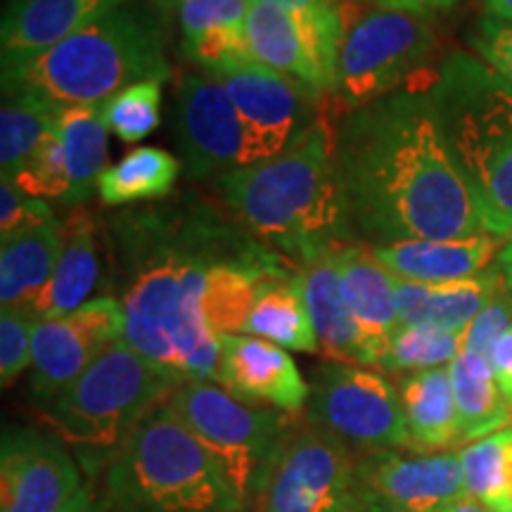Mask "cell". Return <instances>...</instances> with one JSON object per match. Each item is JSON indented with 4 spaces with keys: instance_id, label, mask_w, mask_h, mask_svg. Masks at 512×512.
<instances>
[{
    "instance_id": "cell-1",
    "label": "cell",
    "mask_w": 512,
    "mask_h": 512,
    "mask_svg": "<svg viewBox=\"0 0 512 512\" xmlns=\"http://www.w3.org/2000/svg\"><path fill=\"white\" fill-rule=\"evenodd\" d=\"M124 342L178 382L214 380L221 339L204 316L216 266L268 247L230 211L192 192L128 207L105 223Z\"/></svg>"
},
{
    "instance_id": "cell-2",
    "label": "cell",
    "mask_w": 512,
    "mask_h": 512,
    "mask_svg": "<svg viewBox=\"0 0 512 512\" xmlns=\"http://www.w3.org/2000/svg\"><path fill=\"white\" fill-rule=\"evenodd\" d=\"M432 79L335 119V162L349 221L370 247L486 233L441 133L427 91Z\"/></svg>"
},
{
    "instance_id": "cell-3",
    "label": "cell",
    "mask_w": 512,
    "mask_h": 512,
    "mask_svg": "<svg viewBox=\"0 0 512 512\" xmlns=\"http://www.w3.org/2000/svg\"><path fill=\"white\" fill-rule=\"evenodd\" d=\"M214 183L223 207L297 266L356 238L337 174L335 117L328 107L285 152Z\"/></svg>"
},
{
    "instance_id": "cell-4",
    "label": "cell",
    "mask_w": 512,
    "mask_h": 512,
    "mask_svg": "<svg viewBox=\"0 0 512 512\" xmlns=\"http://www.w3.org/2000/svg\"><path fill=\"white\" fill-rule=\"evenodd\" d=\"M166 17L155 8L119 5L57 46L3 67V91L29 93L57 110L98 107L140 81H166Z\"/></svg>"
},
{
    "instance_id": "cell-5",
    "label": "cell",
    "mask_w": 512,
    "mask_h": 512,
    "mask_svg": "<svg viewBox=\"0 0 512 512\" xmlns=\"http://www.w3.org/2000/svg\"><path fill=\"white\" fill-rule=\"evenodd\" d=\"M427 91L486 233L510 238L512 86L479 57L453 53Z\"/></svg>"
},
{
    "instance_id": "cell-6",
    "label": "cell",
    "mask_w": 512,
    "mask_h": 512,
    "mask_svg": "<svg viewBox=\"0 0 512 512\" xmlns=\"http://www.w3.org/2000/svg\"><path fill=\"white\" fill-rule=\"evenodd\" d=\"M128 344H114L43 408L50 432L72 448L88 472L110 467L138 425L178 387Z\"/></svg>"
},
{
    "instance_id": "cell-7",
    "label": "cell",
    "mask_w": 512,
    "mask_h": 512,
    "mask_svg": "<svg viewBox=\"0 0 512 512\" xmlns=\"http://www.w3.org/2000/svg\"><path fill=\"white\" fill-rule=\"evenodd\" d=\"M117 512H245L200 441L159 403L105 470Z\"/></svg>"
},
{
    "instance_id": "cell-8",
    "label": "cell",
    "mask_w": 512,
    "mask_h": 512,
    "mask_svg": "<svg viewBox=\"0 0 512 512\" xmlns=\"http://www.w3.org/2000/svg\"><path fill=\"white\" fill-rule=\"evenodd\" d=\"M166 403L207 448L245 512L261 505L290 434V420L275 408L252 406L209 380L181 382Z\"/></svg>"
},
{
    "instance_id": "cell-9",
    "label": "cell",
    "mask_w": 512,
    "mask_h": 512,
    "mask_svg": "<svg viewBox=\"0 0 512 512\" xmlns=\"http://www.w3.org/2000/svg\"><path fill=\"white\" fill-rule=\"evenodd\" d=\"M434 53L437 31L427 15L349 0L337 60V105L351 110L427 83L434 76L427 74Z\"/></svg>"
},
{
    "instance_id": "cell-10",
    "label": "cell",
    "mask_w": 512,
    "mask_h": 512,
    "mask_svg": "<svg viewBox=\"0 0 512 512\" xmlns=\"http://www.w3.org/2000/svg\"><path fill=\"white\" fill-rule=\"evenodd\" d=\"M171 131L192 181H219L221 176L273 157L226 88L200 67L178 76Z\"/></svg>"
},
{
    "instance_id": "cell-11",
    "label": "cell",
    "mask_w": 512,
    "mask_h": 512,
    "mask_svg": "<svg viewBox=\"0 0 512 512\" xmlns=\"http://www.w3.org/2000/svg\"><path fill=\"white\" fill-rule=\"evenodd\" d=\"M347 8L349 0L323 10H285L254 3L245 22L249 53L316 100L335 98Z\"/></svg>"
},
{
    "instance_id": "cell-12",
    "label": "cell",
    "mask_w": 512,
    "mask_h": 512,
    "mask_svg": "<svg viewBox=\"0 0 512 512\" xmlns=\"http://www.w3.org/2000/svg\"><path fill=\"white\" fill-rule=\"evenodd\" d=\"M309 422L366 453L408 446L399 389L375 370L323 363L313 375Z\"/></svg>"
},
{
    "instance_id": "cell-13",
    "label": "cell",
    "mask_w": 512,
    "mask_h": 512,
    "mask_svg": "<svg viewBox=\"0 0 512 512\" xmlns=\"http://www.w3.org/2000/svg\"><path fill=\"white\" fill-rule=\"evenodd\" d=\"M261 512H358L349 446L311 422L299 430L290 427Z\"/></svg>"
},
{
    "instance_id": "cell-14",
    "label": "cell",
    "mask_w": 512,
    "mask_h": 512,
    "mask_svg": "<svg viewBox=\"0 0 512 512\" xmlns=\"http://www.w3.org/2000/svg\"><path fill=\"white\" fill-rule=\"evenodd\" d=\"M204 72L226 88L273 157L304 138L325 114L328 100H316L287 76L261 64L252 53L233 55Z\"/></svg>"
},
{
    "instance_id": "cell-15",
    "label": "cell",
    "mask_w": 512,
    "mask_h": 512,
    "mask_svg": "<svg viewBox=\"0 0 512 512\" xmlns=\"http://www.w3.org/2000/svg\"><path fill=\"white\" fill-rule=\"evenodd\" d=\"M124 306L114 297H95L67 316L36 320L31 342V389L48 403L81 377L107 349L124 339Z\"/></svg>"
},
{
    "instance_id": "cell-16",
    "label": "cell",
    "mask_w": 512,
    "mask_h": 512,
    "mask_svg": "<svg viewBox=\"0 0 512 512\" xmlns=\"http://www.w3.org/2000/svg\"><path fill=\"white\" fill-rule=\"evenodd\" d=\"M81 472L55 434L8 427L0 444V512H60L79 496Z\"/></svg>"
},
{
    "instance_id": "cell-17",
    "label": "cell",
    "mask_w": 512,
    "mask_h": 512,
    "mask_svg": "<svg viewBox=\"0 0 512 512\" xmlns=\"http://www.w3.org/2000/svg\"><path fill=\"white\" fill-rule=\"evenodd\" d=\"M356 496L358 508L384 505L408 512H441L465 496L460 456L453 451L415 456L366 453L356 463Z\"/></svg>"
},
{
    "instance_id": "cell-18",
    "label": "cell",
    "mask_w": 512,
    "mask_h": 512,
    "mask_svg": "<svg viewBox=\"0 0 512 512\" xmlns=\"http://www.w3.org/2000/svg\"><path fill=\"white\" fill-rule=\"evenodd\" d=\"M214 380L252 406L278 408L285 413H299L311 396V387L294 358L278 344L252 335L221 337Z\"/></svg>"
},
{
    "instance_id": "cell-19",
    "label": "cell",
    "mask_w": 512,
    "mask_h": 512,
    "mask_svg": "<svg viewBox=\"0 0 512 512\" xmlns=\"http://www.w3.org/2000/svg\"><path fill=\"white\" fill-rule=\"evenodd\" d=\"M337 247L325 249L304 266H299V285L313 330H316L320 354L351 366L377 368V356L366 342L361 325L356 323L347 302L339 271Z\"/></svg>"
},
{
    "instance_id": "cell-20",
    "label": "cell",
    "mask_w": 512,
    "mask_h": 512,
    "mask_svg": "<svg viewBox=\"0 0 512 512\" xmlns=\"http://www.w3.org/2000/svg\"><path fill=\"white\" fill-rule=\"evenodd\" d=\"M131 0H10L0 27L3 67L57 46L107 12Z\"/></svg>"
},
{
    "instance_id": "cell-21",
    "label": "cell",
    "mask_w": 512,
    "mask_h": 512,
    "mask_svg": "<svg viewBox=\"0 0 512 512\" xmlns=\"http://www.w3.org/2000/svg\"><path fill=\"white\" fill-rule=\"evenodd\" d=\"M62 249L48 285L29 306L34 320L67 316L91 302V294L100 283V240L98 221L86 207H74L67 219L60 221Z\"/></svg>"
},
{
    "instance_id": "cell-22",
    "label": "cell",
    "mask_w": 512,
    "mask_h": 512,
    "mask_svg": "<svg viewBox=\"0 0 512 512\" xmlns=\"http://www.w3.org/2000/svg\"><path fill=\"white\" fill-rule=\"evenodd\" d=\"M501 240L491 233L460 240H403L373 247L377 259L396 278L408 283L437 285L475 278L494 266Z\"/></svg>"
},
{
    "instance_id": "cell-23",
    "label": "cell",
    "mask_w": 512,
    "mask_h": 512,
    "mask_svg": "<svg viewBox=\"0 0 512 512\" xmlns=\"http://www.w3.org/2000/svg\"><path fill=\"white\" fill-rule=\"evenodd\" d=\"M337 256L351 313L361 325L380 366L389 337L401 328L396 309V275L377 259L375 249L366 242L339 245Z\"/></svg>"
},
{
    "instance_id": "cell-24",
    "label": "cell",
    "mask_w": 512,
    "mask_h": 512,
    "mask_svg": "<svg viewBox=\"0 0 512 512\" xmlns=\"http://www.w3.org/2000/svg\"><path fill=\"white\" fill-rule=\"evenodd\" d=\"M503 287L498 264L475 278L456 283L420 285L396 278V309L401 325H437L444 330L465 332Z\"/></svg>"
},
{
    "instance_id": "cell-25",
    "label": "cell",
    "mask_w": 512,
    "mask_h": 512,
    "mask_svg": "<svg viewBox=\"0 0 512 512\" xmlns=\"http://www.w3.org/2000/svg\"><path fill=\"white\" fill-rule=\"evenodd\" d=\"M399 396L413 451L439 453L463 441L448 366L401 377Z\"/></svg>"
},
{
    "instance_id": "cell-26",
    "label": "cell",
    "mask_w": 512,
    "mask_h": 512,
    "mask_svg": "<svg viewBox=\"0 0 512 512\" xmlns=\"http://www.w3.org/2000/svg\"><path fill=\"white\" fill-rule=\"evenodd\" d=\"M62 249L60 221L19 230L0 242V302L3 309L29 311L53 275Z\"/></svg>"
},
{
    "instance_id": "cell-27",
    "label": "cell",
    "mask_w": 512,
    "mask_h": 512,
    "mask_svg": "<svg viewBox=\"0 0 512 512\" xmlns=\"http://www.w3.org/2000/svg\"><path fill=\"white\" fill-rule=\"evenodd\" d=\"M456 396L460 437L477 441L510 427L512 406L498 387L489 358L460 349L448 366Z\"/></svg>"
},
{
    "instance_id": "cell-28",
    "label": "cell",
    "mask_w": 512,
    "mask_h": 512,
    "mask_svg": "<svg viewBox=\"0 0 512 512\" xmlns=\"http://www.w3.org/2000/svg\"><path fill=\"white\" fill-rule=\"evenodd\" d=\"M181 162L162 147L143 145L107 166L98 178L100 202L107 207H138L166 200L181 174Z\"/></svg>"
},
{
    "instance_id": "cell-29",
    "label": "cell",
    "mask_w": 512,
    "mask_h": 512,
    "mask_svg": "<svg viewBox=\"0 0 512 512\" xmlns=\"http://www.w3.org/2000/svg\"><path fill=\"white\" fill-rule=\"evenodd\" d=\"M245 335L266 339L283 349L304 351V354L320 351L302 285H299V273L261 287L247 318Z\"/></svg>"
},
{
    "instance_id": "cell-30",
    "label": "cell",
    "mask_w": 512,
    "mask_h": 512,
    "mask_svg": "<svg viewBox=\"0 0 512 512\" xmlns=\"http://www.w3.org/2000/svg\"><path fill=\"white\" fill-rule=\"evenodd\" d=\"M55 131L72 181V207H81L98 190V178L107 169V126L98 107H69L57 117Z\"/></svg>"
},
{
    "instance_id": "cell-31",
    "label": "cell",
    "mask_w": 512,
    "mask_h": 512,
    "mask_svg": "<svg viewBox=\"0 0 512 512\" xmlns=\"http://www.w3.org/2000/svg\"><path fill=\"white\" fill-rule=\"evenodd\" d=\"M62 110L29 93L3 91L0 107V169L15 176L41 140L53 131Z\"/></svg>"
},
{
    "instance_id": "cell-32",
    "label": "cell",
    "mask_w": 512,
    "mask_h": 512,
    "mask_svg": "<svg viewBox=\"0 0 512 512\" xmlns=\"http://www.w3.org/2000/svg\"><path fill=\"white\" fill-rule=\"evenodd\" d=\"M512 427L470 441L458 451L463 465L465 494L491 512H512L510 498Z\"/></svg>"
},
{
    "instance_id": "cell-33",
    "label": "cell",
    "mask_w": 512,
    "mask_h": 512,
    "mask_svg": "<svg viewBox=\"0 0 512 512\" xmlns=\"http://www.w3.org/2000/svg\"><path fill=\"white\" fill-rule=\"evenodd\" d=\"M463 349V332L437 328V325H401L389 337L380 358L384 373H420V370L446 368Z\"/></svg>"
},
{
    "instance_id": "cell-34",
    "label": "cell",
    "mask_w": 512,
    "mask_h": 512,
    "mask_svg": "<svg viewBox=\"0 0 512 512\" xmlns=\"http://www.w3.org/2000/svg\"><path fill=\"white\" fill-rule=\"evenodd\" d=\"M98 110L107 131L124 143H140L162 121V81L133 83L98 105Z\"/></svg>"
},
{
    "instance_id": "cell-35",
    "label": "cell",
    "mask_w": 512,
    "mask_h": 512,
    "mask_svg": "<svg viewBox=\"0 0 512 512\" xmlns=\"http://www.w3.org/2000/svg\"><path fill=\"white\" fill-rule=\"evenodd\" d=\"M10 178L17 183L19 190L27 192L34 200L72 204V181H69V171L64 166L60 138H57L55 128L31 152L22 169Z\"/></svg>"
},
{
    "instance_id": "cell-36",
    "label": "cell",
    "mask_w": 512,
    "mask_h": 512,
    "mask_svg": "<svg viewBox=\"0 0 512 512\" xmlns=\"http://www.w3.org/2000/svg\"><path fill=\"white\" fill-rule=\"evenodd\" d=\"M252 0H178L174 17L183 41L214 34V31L245 27Z\"/></svg>"
},
{
    "instance_id": "cell-37",
    "label": "cell",
    "mask_w": 512,
    "mask_h": 512,
    "mask_svg": "<svg viewBox=\"0 0 512 512\" xmlns=\"http://www.w3.org/2000/svg\"><path fill=\"white\" fill-rule=\"evenodd\" d=\"M34 325L36 320L22 309H3L0 313V382L3 387H10L34 363V354H31Z\"/></svg>"
},
{
    "instance_id": "cell-38",
    "label": "cell",
    "mask_w": 512,
    "mask_h": 512,
    "mask_svg": "<svg viewBox=\"0 0 512 512\" xmlns=\"http://www.w3.org/2000/svg\"><path fill=\"white\" fill-rule=\"evenodd\" d=\"M55 221L50 202L34 200L17 188L10 176L0 181V238H12L19 230H27L38 223Z\"/></svg>"
},
{
    "instance_id": "cell-39",
    "label": "cell",
    "mask_w": 512,
    "mask_h": 512,
    "mask_svg": "<svg viewBox=\"0 0 512 512\" xmlns=\"http://www.w3.org/2000/svg\"><path fill=\"white\" fill-rule=\"evenodd\" d=\"M512 328V292L503 287L501 292L484 306L482 313L467 325L463 332V349L489 358L494 344Z\"/></svg>"
},
{
    "instance_id": "cell-40",
    "label": "cell",
    "mask_w": 512,
    "mask_h": 512,
    "mask_svg": "<svg viewBox=\"0 0 512 512\" xmlns=\"http://www.w3.org/2000/svg\"><path fill=\"white\" fill-rule=\"evenodd\" d=\"M470 43L479 60L489 64L512 86V24L482 17L470 31Z\"/></svg>"
},
{
    "instance_id": "cell-41",
    "label": "cell",
    "mask_w": 512,
    "mask_h": 512,
    "mask_svg": "<svg viewBox=\"0 0 512 512\" xmlns=\"http://www.w3.org/2000/svg\"><path fill=\"white\" fill-rule=\"evenodd\" d=\"M489 363L498 387H501L503 396L512 406V328L494 344L489 354Z\"/></svg>"
},
{
    "instance_id": "cell-42",
    "label": "cell",
    "mask_w": 512,
    "mask_h": 512,
    "mask_svg": "<svg viewBox=\"0 0 512 512\" xmlns=\"http://www.w3.org/2000/svg\"><path fill=\"white\" fill-rule=\"evenodd\" d=\"M358 3L373 5V8L387 10H403V12H418V15H434V12H446L456 8L460 0H358Z\"/></svg>"
},
{
    "instance_id": "cell-43",
    "label": "cell",
    "mask_w": 512,
    "mask_h": 512,
    "mask_svg": "<svg viewBox=\"0 0 512 512\" xmlns=\"http://www.w3.org/2000/svg\"><path fill=\"white\" fill-rule=\"evenodd\" d=\"M252 3L275 5V8H285V10H323V8L342 5L344 0H252Z\"/></svg>"
},
{
    "instance_id": "cell-44",
    "label": "cell",
    "mask_w": 512,
    "mask_h": 512,
    "mask_svg": "<svg viewBox=\"0 0 512 512\" xmlns=\"http://www.w3.org/2000/svg\"><path fill=\"white\" fill-rule=\"evenodd\" d=\"M60 512H112V510H107L105 505L91 494V491L81 489L79 496H76L69 505H64Z\"/></svg>"
},
{
    "instance_id": "cell-45",
    "label": "cell",
    "mask_w": 512,
    "mask_h": 512,
    "mask_svg": "<svg viewBox=\"0 0 512 512\" xmlns=\"http://www.w3.org/2000/svg\"><path fill=\"white\" fill-rule=\"evenodd\" d=\"M496 264L498 268H501L503 273V283L508 290L512 292V235L508 238V242L501 247V252H498L496 256Z\"/></svg>"
},
{
    "instance_id": "cell-46",
    "label": "cell",
    "mask_w": 512,
    "mask_h": 512,
    "mask_svg": "<svg viewBox=\"0 0 512 512\" xmlns=\"http://www.w3.org/2000/svg\"><path fill=\"white\" fill-rule=\"evenodd\" d=\"M482 5L489 17L512 24V0H482Z\"/></svg>"
},
{
    "instance_id": "cell-47",
    "label": "cell",
    "mask_w": 512,
    "mask_h": 512,
    "mask_svg": "<svg viewBox=\"0 0 512 512\" xmlns=\"http://www.w3.org/2000/svg\"><path fill=\"white\" fill-rule=\"evenodd\" d=\"M441 512H491L489 508H484L482 503H477L475 498H470V496H460L458 501H453L451 505H446L444 510Z\"/></svg>"
},
{
    "instance_id": "cell-48",
    "label": "cell",
    "mask_w": 512,
    "mask_h": 512,
    "mask_svg": "<svg viewBox=\"0 0 512 512\" xmlns=\"http://www.w3.org/2000/svg\"><path fill=\"white\" fill-rule=\"evenodd\" d=\"M150 5H152V8H155L162 17H169V15H174L178 0H150Z\"/></svg>"
},
{
    "instance_id": "cell-49",
    "label": "cell",
    "mask_w": 512,
    "mask_h": 512,
    "mask_svg": "<svg viewBox=\"0 0 512 512\" xmlns=\"http://www.w3.org/2000/svg\"><path fill=\"white\" fill-rule=\"evenodd\" d=\"M358 512H408V510H396V508H384V505H361Z\"/></svg>"
}]
</instances>
